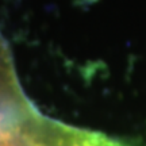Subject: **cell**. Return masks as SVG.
Wrapping results in <instances>:
<instances>
[{
  "mask_svg": "<svg viewBox=\"0 0 146 146\" xmlns=\"http://www.w3.org/2000/svg\"><path fill=\"white\" fill-rule=\"evenodd\" d=\"M52 146H126L112 138L94 133V131L77 130L61 125Z\"/></svg>",
  "mask_w": 146,
  "mask_h": 146,
  "instance_id": "6da1fadb",
  "label": "cell"
}]
</instances>
